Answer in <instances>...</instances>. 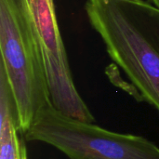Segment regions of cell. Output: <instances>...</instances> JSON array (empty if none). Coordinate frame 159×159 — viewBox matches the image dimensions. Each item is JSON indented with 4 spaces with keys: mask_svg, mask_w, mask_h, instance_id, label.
Masks as SVG:
<instances>
[{
    "mask_svg": "<svg viewBox=\"0 0 159 159\" xmlns=\"http://www.w3.org/2000/svg\"><path fill=\"white\" fill-rule=\"evenodd\" d=\"M87 16L110 58L159 112V7L144 0H88Z\"/></svg>",
    "mask_w": 159,
    "mask_h": 159,
    "instance_id": "obj_1",
    "label": "cell"
},
{
    "mask_svg": "<svg viewBox=\"0 0 159 159\" xmlns=\"http://www.w3.org/2000/svg\"><path fill=\"white\" fill-rule=\"evenodd\" d=\"M0 52L23 136L52 103L41 47L21 0H0Z\"/></svg>",
    "mask_w": 159,
    "mask_h": 159,
    "instance_id": "obj_2",
    "label": "cell"
},
{
    "mask_svg": "<svg viewBox=\"0 0 159 159\" xmlns=\"http://www.w3.org/2000/svg\"><path fill=\"white\" fill-rule=\"evenodd\" d=\"M23 138L50 145L68 159H159V147L148 139L72 118L52 104L38 114Z\"/></svg>",
    "mask_w": 159,
    "mask_h": 159,
    "instance_id": "obj_3",
    "label": "cell"
},
{
    "mask_svg": "<svg viewBox=\"0 0 159 159\" xmlns=\"http://www.w3.org/2000/svg\"><path fill=\"white\" fill-rule=\"evenodd\" d=\"M21 136L14 99L6 75L0 68V159H27Z\"/></svg>",
    "mask_w": 159,
    "mask_h": 159,
    "instance_id": "obj_4",
    "label": "cell"
},
{
    "mask_svg": "<svg viewBox=\"0 0 159 159\" xmlns=\"http://www.w3.org/2000/svg\"><path fill=\"white\" fill-rule=\"evenodd\" d=\"M152 4H154L155 6L158 7H159V0H149Z\"/></svg>",
    "mask_w": 159,
    "mask_h": 159,
    "instance_id": "obj_5",
    "label": "cell"
}]
</instances>
